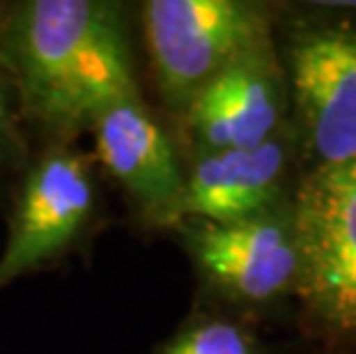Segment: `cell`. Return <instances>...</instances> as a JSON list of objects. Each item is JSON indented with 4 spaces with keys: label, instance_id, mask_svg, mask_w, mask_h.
Segmentation results:
<instances>
[{
    "label": "cell",
    "instance_id": "1",
    "mask_svg": "<svg viewBox=\"0 0 356 354\" xmlns=\"http://www.w3.org/2000/svg\"><path fill=\"white\" fill-rule=\"evenodd\" d=\"M0 47L21 118L63 140L90 131L138 92L124 12L104 0H26L0 7Z\"/></svg>",
    "mask_w": 356,
    "mask_h": 354
},
{
    "label": "cell",
    "instance_id": "2",
    "mask_svg": "<svg viewBox=\"0 0 356 354\" xmlns=\"http://www.w3.org/2000/svg\"><path fill=\"white\" fill-rule=\"evenodd\" d=\"M149 58L165 104L186 111L232 60L264 44V17L239 0H152L143 5Z\"/></svg>",
    "mask_w": 356,
    "mask_h": 354
},
{
    "label": "cell",
    "instance_id": "3",
    "mask_svg": "<svg viewBox=\"0 0 356 354\" xmlns=\"http://www.w3.org/2000/svg\"><path fill=\"white\" fill-rule=\"evenodd\" d=\"M97 207V182L86 154L67 145L42 154L21 184L0 255V290L63 255L86 232Z\"/></svg>",
    "mask_w": 356,
    "mask_h": 354
},
{
    "label": "cell",
    "instance_id": "4",
    "mask_svg": "<svg viewBox=\"0 0 356 354\" xmlns=\"http://www.w3.org/2000/svg\"><path fill=\"white\" fill-rule=\"evenodd\" d=\"M97 156L152 223H175L186 175L175 147L138 92L106 106L90 127Z\"/></svg>",
    "mask_w": 356,
    "mask_h": 354
},
{
    "label": "cell",
    "instance_id": "5",
    "mask_svg": "<svg viewBox=\"0 0 356 354\" xmlns=\"http://www.w3.org/2000/svg\"><path fill=\"white\" fill-rule=\"evenodd\" d=\"M297 244L317 299L356 320V159L322 166L299 202Z\"/></svg>",
    "mask_w": 356,
    "mask_h": 354
},
{
    "label": "cell",
    "instance_id": "6",
    "mask_svg": "<svg viewBox=\"0 0 356 354\" xmlns=\"http://www.w3.org/2000/svg\"><path fill=\"white\" fill-rule=\"evenodd\" d=\"M292 86L324 166L356 159V37L310 30L292 47Z\"/></svg>",
    "mask_w": 356,
    "mask_h": 354
},
{
    "label": "cell",
    "instance_id": "7",
    "mask_svg": "<svg viewBox=\"0 0 356 354\" xmlns=\"http://www.w3.org/2000/svg\"><path fill=\"white\" fill-rule=\"evenodd\" d=\"M191 248L204 274L251 301L276 297L301 269L297 237L262 214L234 223H202Z\"/></svg>",
    "mask_w": 356,
    "mask_h": 354
},
{
    "label": "cell",
    "instance_id": "8",
    "mask_svg": "<svg viewBox=\"0 0 356 354\" xmlns=\"http://www.w3.org/2000/svg\"><path fill=\"white\" fill-rule=\"evenodd\" d=\"M186 113L207 152L267 143L278 124V86L264 44L204 83Z\"/></svg>",
    "mask_w": 356,
    "mask_h": 354
},
{
    "label": "cell",
    "instance_id": "9",
    "mask_svg": "<svg viewBox=\"0 0 356 354\" xmlns=\"http://www.w3.org/2000/svg\"><path fill=\"white\" fill-rule=\"evenodd\" d=\"M285 152L269 138L257 147L207 152L184 179L181 216L234 223L260 216L276 198Z\"/></svg>",
    "mask_w": 356,
    "mask_h": 354
},
{
    "label": "cell",
    "instance_id": "10",
    "mask_svg": "<svg viewBox=\"0 0 356 354\" xmlns=\"http://www.w3.org/2000/svg\"><path fill=\"white\" fill-rule=\"evenodd\" d=\"M161 354H253V348L239 327L216 320L186 329Z\"/></svg>",
    "mask_w": 356,
    "mask_h": 354
},
{
    "label": "cell",
    "instance_id": "11",
    "mask_svg": "<svg viewBox=\"0 0 356 354\" xmlns=\"http://www.w3.org/2000/svg\"><path fill=\"white\" fill-rule=\"evenodd\" d=\"M19 102H17V90L7 70L3 47H0V170L7 168L21 156L24 143H21L19 134Z\"/></svg>",
    "mask_w": 356,
    "mask_h": 354
}]
</instances>
